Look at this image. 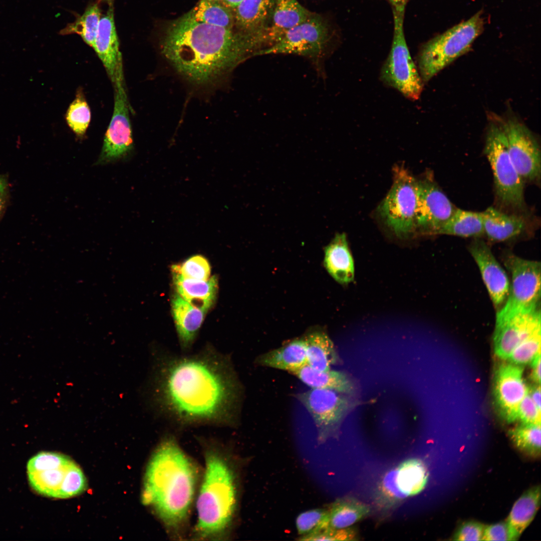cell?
Returning a JSON list of instances; mask_svg holds the SVG:
<instances>
[{
    "instance_id": "obj_1",
    "label": "cell",
    "mask_w": 541,
    "mask_h": 541,
    "mask_svg": "<svg viewBox=\"0 0 541 541\" xmlns=\"http://www.w3.org/2000/svg\"><path fill=\"white\" fill-rule=\"evenodd\" d=\"M158 414L179 426L236 425L242 389L230 358L212 348L156 353L149 385Z\"/></svg>"
},
{
    "instance_id": "obj_2",
    "label": "cell",
    "mask_w": 541,
    "mask_h": 541,
    "mask_svg": "<svg viewBox=\"0 0 541 541\" xmlns=\"http://www.w3.org/2000/svg\"><path fill=\"white\" fill-rule=\"evenodd\" d=\"M160 44L175 71L200 87L223 81L262 48L258 37L197 22L189 12L166 25Z\"/></svg>"
},
{
    "instance_id": "obj_3",
    "label": "cell",
    "mask_w": 541,
    "mask_h": 541,
    "mask_svg": "<svg viewBox=\"0 0 541 541\" xmlns=\"http://www.w3.org/2000/svg\"><path fill=\"white\" fill-rule=\"evenodd\" d=\"M198 477L195 463L174 437H165L146 467L142 501L169 531L178 533L187 521Z\"/></svg>"
},
{
    "instance_id": "obj_4",
    "label": "cell",
    "mask_w": 541,
    "mask_h": 541,
    "mask_svg": "<svg viewBox=\"0 0 541 541\" xmlns=\"http://www.w3.org/2000/svg\"><path fill=\"white\" fill-rule=\"evenodd\" d=\"M205 467L196 502L194 536L220 539L231 527L237 503L236 473L228 458L216 449L205 453Z\"/></svg>"
},
{
    "instance_id": "obj_5",
    "label": "cell",
    "mask_w": 541,
    "mask_h": 541,
    "mask_svg": "<svg viewBox=\"0 0 541 541\" xmlns=\"http://www.w3.org/2000/svg\"><path fill=\"white\" fill-rule=\"evenodd\" d=\"M27 469L30 485L45 496L68 498L80 495L87 487L80 467L61 453L40 452L29 460Z\"/></svg>"
},
{
    "instance_id": "obj_6",
    "label": "cell",
    "mask_w": 541,
    "mask_h": 541,
    "mask_svg": "<svg viewBox=\"0 0 541 541\" xmlns=\"http://www.w3.org/2000/svg\"><path fill=\"white\" fill-rule=\"evenodd\" d=\"M484 153L492 169L499 206L511 213L525 214L524 182L510 157L504 133L495 120L487 130Z\"/></svg>"
},
{
    "instance_id": "obj_7",
    "label": "cell",
    "mask_w": 541,
    "mask_h": 541,
    "mask_svg": "<svg viewBox=\"0 0 541 541\" xmlns=\"http://www.w3.org/2000/svg\"><path fill=\"white\" fill-rule=\"evenodd\" d=\"M483 25L479 12L426 43L417 57L418 70L423 83L467 52L482 32Z\"/></svg>"
},
{
    "instance_id": "obj_8",
    "label": "cell",
    "mask_w": 541,
    "mask_h": 541,
    "mask_svg": "<svg viewBox=\"0 0 541 541\" xmlns=\"http://www.w3.org/2000/svg\"><path fill=\"white\" fill-rule=\"evenodd\" d=\"M406 3L393 5L394 30L389 54L382 65L380 78L411 101L419 99L424 83L413 61L405 40L403 23Z\"/></svg>"
},
{
    "instance_id": "obj_9",
    "label": "cell",
    "mask_w": 541,
    "mask_h": 541,
    "mask_svg": "<svg viewBox=\"0 0 541 541\" xmlns=\"http://www.w3.org/2000/svg\"><path fill=\"white\" fill-rule=\"evenodd\" d=\"M331 36L326 21L314 13L274 43L259 51L256 56L293 54L303 56L310 60L317 73L323 77Z\"/></svg>"
},
{
    "instance_id": "obj_10",
    "label": "cell",
    "mask_w": 541,
    "mask_h": 541,
    "mask_svg": "<svg viewBox=\"0 0 541 541\" xmlns=\"http://www.w3.org/2000/svg\"><path fill=\"white\" fill-rule=\"evenodd\" d=\"M418 193V179L404 166L394 167L392 185L378 212L397 236L405 238L416 232Z\"/></svg>"
},
{
    "instance_id": "obj_11",
    "label": "cell",
    "mask_w": 541,
    "mask_h": 541,
    "mask_svg": "<svg viewBox=\"0 0 541 541\" xmlns=\"http://www.w3.org/2000/svg\"><path fill=\"white\" fill-rule=\"evenodd\" d=\"M511 275L508 297L496 312V318L540 308V263L521 258L512 253L503 257Z\"/></svg>"
},
{
    "instance_id": "obj_12",
    "label": "cell",
    "mask_w": 541,
    "mask_h": 541,
    "mask_svg": "<svg viewBox=\"0 0 541 541\" xmlns=\"http://www.w3.org/2000/svg\"><path fill=\"white\" fill-rule=\"evenodd\" d=\"M495 117L504 133L510 157L523 181L539 182L540 150L533 134L514 116Z\"/></svg>"
},
{
    "instance_id": "obj_13",
    "label": "cell",
    "mask_w": 541,
    "mask_h": 541,
    "mask_svg": "<svg viewBox=\"0 0 541 541\" xmlns=\"http://www.w3.org/2000/svg\"><path fill=\"white\" fill-rule=\"evenodd\" d=\"M113 85L114 88L113 113L104 136L97 164L120 159L127 155L133 148L128 101L124 88V77L118 79Z\"/></svg>"
},
{
    "instance_id": "obj_14",
    "label": "cell",
    "mask_w": 541,
    "mask_h": 541,
    "mask_svg": "<svg viewBox=\"0 0 541 541\" xmlns=\"http://www.w3.org/2000/svg\"><path fill=\"white\" fill-rule=\"evenodd\" d=\"M346 395L330 389L311 388L296 395L312 417L320 439L327 437L345 417L350 407Z\"/></svg>"
},
{
    "instance_id": "obj_15",
    "label": "cell",
    "mask_w": 541,
    "mask_h": 541,
    "mask_svg": "<svg viewBox=\"0 0 541 541\" xmlns=\"http://www.w3.org/2000/svg\"><path fill=\"white\" fill-rule=\"evenodd\" d=\"M418 182L416 232L425 235H437L456 208L432 176L426 175L418 179Z\"/></svg>"
},
{
    "instance_id": "obj_16",
    "label": "cell",
    "mask_w": 541,
    "mask_h": 541,
    "mask_svg": "<svg viewBox=\"0 0 541 541\" xmlns=\"http://www.w3.org/2000/svg\"><path fill=\"white\" fill-rule=\"evenodd\" d=\"M540 308L496 318L493 335L495 354L508 360L515 348L540 327Z\"/></svg>"
},
{
    "instance_id": "obj_17",
    "label": "cell",
    "mask_w": 541,
    "mask_h": 541,
    "mask_svg": "<svg viewBox=\"0 0 541 541\" xmlns=\"http://www.w3.org/2000/svg\"><path fill=\"white\" fill-rule=\"evenodd\" d=\"M494 395L502 416L510 423L517 420L518 406L528 393L523 378V370L510 363L501 364L494 376Z\"/></svg>"
},
{
    "instance_id": "obj_18",
    "label": "cell",
    "mask_w": 541,
    "mask_h": 541,
    "mask_svg": "<svg viewBox=\"0 0 541 541\" xmlns=\"http://www.w3.org/2000/svg\"><path fill=\"white\" fill-rule=\"evenodd\" d=\"M469 251L477 264L482 279L495 309L505 304L509 294L508 276L495 259L489 246L479 238H475Z\"/></svg>"
},
{
    "instance_id": "obj_19",
    "label": "cell",
    "mask_w": 541,
    "mask_h": 541,
    "mask_svg": "<svg viewBox=\"0 0 541 541\" xmlns=\"http://www.w3.org/2000/svg\"><path fill=\"white\" fill-rule=\"evenodd\" d=\"M112 83L124 76L122 55L116 30L113 6L100 19L93 47Z\"/></svg>"
},
{
    "instance_id": "obj_20",
    "label": "cell",
    "mask_w": 541,
    "mask_h": 541,
    "mask_svg": "<svg viewBox=\"0 0 541 541\" xmlns=\"http://www.w3.org/2000/svg\"><path fill=\"white\" fill-rule=\"evenodd\" d=\"M171 310L181 349L189 350L208 310L196 307L177 293L171 300Z\"/></svg>"
},
{
    "instance_id": "obj_21",
    "label": "cell",
    "mask_w": 541,
    "mask_h": 541,
    "mask_svg": "<svg viewBox=\"0 0 541 541\" xmlns=\"http://www.w3.org/2000/svg\"><path fill=\"white\" fill-rule=\"evenodd\" d=\"M297 0H276L264 31L266 47L280 39L286 32L313 15Z\"/></svg>"
},
{
    "instance_id": "obj_22",
    "label": "cell",
    "mask_w": 541,
    "mask_h": 541,
    "mask_svg": "<svg viewBox=\"0 0 541 541\" xmlns=\"http://www.w3.org/2000/svg\"><path fill=\"white\" fill-rule=\"evenodd\" d=\"M276 0H243L234 9V27L243 34L264 39Z\"/></svg>"
},
{
    "instance_id": "obj_23",
    "label": "cell",
    "mask_w": 541,
    "mask_h": 541,
    "mask_svg": "<svg viewBox=\"0 0 541 541\" xmlns=\"http://www.w3.org/2000/svg\"><path fill=\"white\" fill-rule=\"evenodd\" d=\"M481 212L484 235L492 241L509 240L520 235L527 228L525 214L505 212L493 207Z\"/></svg>"
},
{
    "instance_id": "obj_24",
    "label": "cell",
    "mask_w": 541,
    "mask_h": 541,
    "mask_svg": "<svg viewBox=\"0 0 541 541\" xmlns=\"http://www.w3.org/2000/svg\"><path fill=\"white\" fill-rule=\"evenodd\" d=\"M324 252V265L331 276L343 285L353 282L354 263L345 233L336 234Z\"/></svg>"
},
{
    "instance_id": "obj_25",
    "label": "cell",
    "mask_w": 541,
    "mask_h": 541,
    "mask_svg": "<svg viewBox=\"0 0 541 541\" xmlns=\"http://www.w3.org/2000/svg\"><path fill=\"white\" fill-rule=\"evenodd\" d=\"M176 293L192 305L209 310L214 304L218 291L216 276L206 281L185 279L173 272Z\"/></svg>"
},
{
    "instance_id": "obj_26",
    "label": "cell",
    "mask_w": 541,
    "mask_h": 541,
    "mask_svg": "<svg viewBox=\"0 0 541 541\" xmlns=\"http://www.w3.org/2000/svg\"><path fill=\"white\" fill-rule=\"evenodd\" d=\"M261 366L291 372L307 364L306 345L304 338L292 341L278 349L256 358Z\"/></svg>"
},
{
    "instance_id": "obj_27",
    "label": "cell",
    "mask_w": 541,
    "mask_h": 541,
    "mask_svg": "<svg viewBox=\"0 0 541 541\" xmlns=\"http://www.w3.org/2000/svg\"><path fill=\"white\" fill-rule=\"evenodd\" d=\"M311 388L326 389L346 395L352 394L354 386L345 373L331 370H316L308 364L291 372Z\"/></svg>"
},
{
    "instance_id": "obj_28",
    "label": "cell",
    "mask_w": 541,
    "mask_h": 541,
    "mask_svg": "<svg viewBox=\"0 0 541 541\" xmlns=\"http://www.w3.org/2000/svg\"><path fill=\"white\" fill-rule=\"evenodd\" d=\"M307 364L314 369L326 371L337 363L339 357L334 345L324 332L314 331L304 338Z\"/></svg>"
},
{
    "instance_id": "obj_29",
    "label": "cell",
    "mask_w": 541,
    "mask_h": 541,
    "mask_svg": "<svg viewBox=\"0 0 541 541\" xmlns=\"http://www.w3.org/2000/svg\"><path fill=\"white\" fill-rule=\"evenodd\" d=\"M540 489L534 486L515 502L506 520L518 539L534 518L540 504Z\"/></svg>"
},
{
    "instance_id": "obj_30",
    "label": "cell",
    "mask_w": 541,
    "mask_h": 541,
    "mask_svg": "<svg viewBox=\"0 0 541 541\" xmlns=\"http://www.w3.org/2000/svg\"><path fill=\"white\" fill-rule=\"evenodd\" d=\"M439 234L479 238L484 235L482 212L456 208L437 232V235Z\"/></svg>"
},
{
    "instance_id": "obj_31",
    "label": "cell",
    "mask_w": 541,
    "mask_h": 541,
    "mask_svg": "<svg viewBox=\"0 0 541 541\" xmlns=\"http://www.w3.org/2000/svg\"><path fill=\"white\" fill-rule=\"evenodd\" d=\"M428 478L424 464L418 459H410L402 462L395 471L397 486L404 496H412L425 487Z\"/></svg>"
},
{
    "instance_id": "obj_32",
    "label": "cell",
    "mask_w": 541,
    "mask_h": 541,
    "mask_svg": "<svg viewBox=\"0 0 541 541\" xmlns=\"http://www.w3.org/2000/svg\"><path fill=\"white\" fill-rule=\"evenodd\" d=\"M328 511V525L334 529H344L360 521L370 512L369 506L353 498L335 502Z\"/></svg>"
},
{
    "instance_id": "obj_33",
    "label": "cell",
    "mask_w": 541,
    "mask_h": 541,
    "mask_svg": "<svg viewBox=\"0 0 541 541\" xmlns=\"http://www.w3.org/2000/svg\"><path fill=\"white\" fill-rule=\"evenodd\" d=\"M189 13L197 22L234 29V9L227 6L222 1L200 0Z\"/></svg>"
},
{
    "instance_id": "obj_34",
    "label": "cell",
    "mask_w": 541,
    "mask_h": 541,
    "mask_svg": "<svg viewBox=\"0 0 541 541\" xmlns=\"http://www.w3.org/2000/svg\"><path fill=\"white\" fill-rule=\"evenodd\" d=\"M101 18V10L98 3H93L74 22L68 24L62 29L60 34L79 35L85 43L93 48Z\"/></svg>"
},
{
    "instance_id": "obj_35",
    "label": "cell",
    "mask_w": 541,
    "mask_h": 541,
    "mask_svg": "<svg viewBox=\"0 0 541 541\" xmlns=\"http://www.w3.org/2000/svg\"><path fill=\"white\" fill-rule=\"evenodd\" d=\"M509 436L520 451L534 458L540 456V423L521 424L509 431Z\"/></svg>"
},
{
    "instance_id": "obj_36",
    "label": "cell",
    "mask_w": 541,
    "mask_h": 541,
    "mask_svg": "<svg viewBox=\"0 0 541 541\" xmlns=\"http://www.w3.org/2000/svg\"><path fill=\"white\" fill-rule=\"evenodd\" d=\"M91 111L83 92L79 89L66 114L68 125L78 137L86 133L91 121Z\"/></svg>"
},
{
    "instance_id": "obj_37",
    "label": "cell",
    "mask_w": 541,
    "mask_h": 541,
    "mask_svg": "<svg viewBox=\"0 0 541 541\" xmlns=\"http://www.w3.org/2000/svg\"><path fill=\"white\" fill-rule=\"evenodd\" d=\"M541 327L536 329L513 350L507 360L515 365L530 362L540 352Z\"/></svg>"
},
{
    "instance_id": "obj_38",
    "label": "cell",
    "mask_w": 541,
    "mask_h": 541,
    "mask_svg": "<svg viewBox=\"0 0 541 541\" xmlns=\"http://www.w3.org/2000/svg\"><path fill=\"white\" fill-rule=\"evenodd\" d=\"M172 272L177 273L185 279L206 281L210 278V264L201 255H193L180 265H172Z\"/></svg>"
},
{
    "instance_id": "obj_39",
    "label": "cell",
    "mask_w": 541,
    "mask_h": 541,
    "mask_svg": "<svg viewBox=\"0 0 541 541\" xmlns=\"http://www.w3.org/2000/svg\"><path fill=\"white\" fill-rule=\"evenodd\" d=\"M328 511L322 509H313L300 513L296 519V526L299 534L304 536L320 528L327 526Z\"/></svg>"
},
{
    "instance_id": "obj_40",
    "label": "cell",
    "mask_w": 541,
    "mask_h": 541,
    "mask_svg": "<svg viewBox=\"0 0 541 541\" xmlns=\"http://www.w3.org/2000/svg\"><path fill=\"white\" fill-rule=\"evenodd\" d=\"M306 540H352L356 539L357 533L351 527L334 529L329 527L318 528L302 536Z\"/></svg>"
},
{
    "instance_id": "obj_41",
    "label": "cell",
    "mask_w": 541,
    "mask_h": 541,
    "mask_svg": "<svg viewBox=\"0 0 541 541\" xmlns=\"http://www.w3.org/2000/svg\"><path fill=\"white\" fill-rule=\"evenodd\" d=\"M540 412L528 393L518 406L517 420H519L522 424L540 423Z\"/></svg>"
},
{
    "instance_id": "obj_42",
    "label": "cell",
    "mask_w": 541,
    "mask_h": 541,
    "mask_svg": "<svg viewBox=\"0 0 541 541\" xmlns=\"http://www.w3.org/2000/svg\"><path fill=\"white\" fill-rule=\"evenodd\" d=\"M486 525L476 521H468L461 524L453 536L455 540H482Z\"/></svg>"
},
{
    "instance_id": "obj_43",
    "label": "cell",
    "mask_w": 541,
    "mask_h": 541,
    "mask_svg": "<svg viewBox=\"0 0 541 541\" xmlns=\"http://www.w3.org/2000/svg\"><path fill=\"white\" fill-rule=\"evenodd\" d=\"M518 538L506 521L486 525L482 540L512 541Z\"/></svg>"
},
{
    "instance_id": "obj_44",
    "label": "cell",
    "mask_w": 541,
    "mask_h": 541,
    "mask_svg": "<svg viewBox=\"0 0 541 541\" xmlns=\"http://www.w3.org/2000/svg\"><path fill=\"white\" fill-rule=\"evenodd\" d=\"M8 193V181L4 175H0V218L3 216L6 208Z\"/></svg>"
},
{
    "instance_id": "obj_45",
    "label": "cell",
    "mask_w": 541,
    "mask_h": 541,
    "mask_svg": "<svg viewBox=\"0 0 541 541\" xmlns=\"http://www.w3.org/2000/svg\"><path fill=\"white\" fill-rule=\"evenodd\" d=\"M532 366L531 377L537 384L540 382V352L530 362Z\"/></svg>"
},
{
    "instance_id": "obj_46",
    "label": "cell",
    "mask_w": 541,
    "mask_h": 541,
    "mask_svg": "<svg viewBox=\"0 0 541 541\" xmlns=\"http://www.w3.org/2000/svg\"><path fill=\"white\" fill-rule=\"evenodd\" d=\"M528 393L533 402L538 409H540V385H538V386L533 388L530 391L529 390Z\"/></svg>"
},
{
    "instance_id": "obj_47",
    "label": "cell",
    "mask_w": 541,
    "mask_h": 541,
    "mask_svg": "<svg viewBox=\"0 0 541 541\" xmlns=\"http://www.w3.org/2000/svg\"><path fill=\"white\" fill-rule=\"evenodd\" d=\"M243 0H222L221 1L224 4L229 7L231 8L235 9L237 7Z\"/></svg>"
},
{
    "instance_id": "obj_48",
    "label": "cell",
    "mask_w": 541,
    "mask_h": 541,
    "mask_svg": "<svg viewBox=\"0 0 541 541\" xmlns=\"http://www.w3.org/2000/svg\"><path fill=\"white\" fill-rule=\"evenodd\" d=\"M390 2L392 5L400 4L402 3H406L407 0H388Z\"/></svg>"
},
{
    "instance_id": "obj_49",
    "label": "cell",
    "mask_w": 541,
    "mask_h": 541,
    "mask_svg": "<svg viewBox=\"0 0 541 541\" xmlns=\"http://www.w3.org/2000/svg\"><path fill=\"white\" fill-rule=\"evenodd\" d=\"M98 2H102L108 5L109 7L113 6L114 0H98Z\"/></svg>"
},
{
    "instance_id": "obj_50",
    "label": "cell",
    "mask_w": 541,
    "mask_h": 541,
    "mask_svg": "<svg viewBox=\"0 0 541 541\" xmlns=\"http://www.w3.org/2000/svg\"><path fill=\"white\" fill-rule=\"evenodd\" d=\"M210 1H222V0H210Z\"/></svg>"
}]
</instances>
